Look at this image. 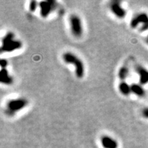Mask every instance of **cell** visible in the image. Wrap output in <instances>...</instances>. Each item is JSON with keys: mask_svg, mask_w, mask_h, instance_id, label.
Returning a JSON list of instances; mask_svg holds the SVG:
<instances>
[{"mask_svg": "<svg viewBox=\"0 0 148 148\" xmlns=\"http://www.w3.org/2000/svg\"><path fill=\"white\" fill-rule=\"evenodd\" d=\"M62 60L66 64H73L75 67V73L77 77L82 78L84 75V62L74 53L67 51L62 55Z\"/></svg>", "mask_w": 148, "mask_h": 148, "instance_id": "6da1fadb", "label": "cell"}, {"mask_svg": "<svg viewBox=\"0 0 148 148\" xmlns=\"http://www.w3.org/2000/svg\"><path fill=\"white\" fill-rule=\"evenodd\" d=\"M28 101L24 98H18V99H10L6 104L7 113L8 114H13L16 112L22 110L27 106Z\"/></svg>", "mask_w": 148, "mask_h": 148, "instance_id": "7a4b0ae2", "label": "cell"}, {"mask_svg": "<svg viewBox=\"0 0 148 148\" xmlns=\"http://www.w3.org/2000/svg\"><path fill=\"white\" fill-rule=\"evenodd\" d=\"M70 28L71 33L75 37H80L83 33V27L81 18L76 14H72L69 17Z\"/></svg>", "mask_w": 148, "mask_h": 148, "instance_id": "3957f363", "label": "cell"}, {"mask_svg": "<svg viewBox=\"0 0 148 148\" xmlns=\"http://www.w3.org/2000/svg\"><path fill=\"white\" fill-rule=\"evenodd\" d=\"M56 3L53 1H42L39 3L40 13L42 17L46 18L49 16L54 8Z\"/></svg>", "mask_w": 148, "mask_h": 148, "instance_id": "277c9868", "label": "cell"}, {"mask_svg": "<svg viewBox=\"0 0 148 148\" xmlns=\"http://www.w3.org/2000/svg\"><path fill=\"white\" fill-rule=\"evenodd\" d=\"M111 12L119 18H123L126 15L127 12L121 6L119 1H112L110 5Z\"/></svg>", "mask_w": 148, "mask_h": 148, "instance_id": "5b68a950", "label": "cell"}, {"mask_svg": "<svg viewBox=\"0 0 148 148\" xmlns=\"http://www.w3.org/2000/svg\"><path fill=\"white\" fill-rule=\"evenodd\" d=\"M135 71L139 76V83L141 85L148 84V70L144 66L137 64L135 66Z\"/></svg>", "mask_w": 148, "mask_h": 148, "instance_id": "8992f818", "label": "cell"}, {"mask_svg": "<svg viewBox=\"0 0 148 148\" xmlns=\"http://www.w3.org/2000/svg\"><path fill=\"white\" fill-rule=\"evenodd\" d=\"M148 21V14L145 12H141L138 14L134 18H132L130 21V27L132 28H136L140 24H145L146 22Z\"/></svg>", "mask_w": 148, "mask_h": 148, "instance_id": "52a82bcc", "label": "cell"}, {"mask_svg": "<svg viewBox=\"0 0 148 148\" xmlns=\"http://www.w3.org/2000/svg\"><path fill=\"white\" fill-rule=\"evenodd\" d=\"M22 42L18 40H14L8 45L5 46H1V52H12L17 49H21L22 47Z\"/></svg>", "mask_w": 148, "mask_h": 148, "instance_id": "ba28073f", "label": "cell"}, {"mask_svg": "<svg viewBox=\"0 0 148 148\" xmlns=\"http://www.w3.org/2000/svg\"><path fill=\"white\" fill-rule=\"evenodd\" d=\"M101 143L103 148H117L118 143L114 138L109 136H103L101 138Z\"/></svg>", "mask_w": 148, "mask_h": 148, "instance_id": "9c48e42d", "label": "cell"}, {"mask_svg": "<svg viewBox=\"0 0 148 148\" xmlns=\"http://www.w3.org/2000/svg\"><path fill=\"white\" fill-rule=\"evenodd\" d=\"M0 82L5 85H10L13 82V79L6 69H1L0 71Z\"/></svg>", "mask_w": 148, "mask_h": 148, "instance_id": "30bf717a", "label": "cell"}, {"mask_svg": "<svg viewBox=\"0 0 148 148\" xmlns=\"http://www.w3.org/2000/svg\"><path fill=\"white\" fill-rule=\"evenodd\" d=\"M131 92L133 94H134L135 95L138 96V97H144L145 95V90L144 89V88L142 86L141 84H131Z\"/></svg>", "mask_w": 148, "mask_h": 148, "instance_id": "8fae6325", "label": "cell"}, {"mask_svg": "<svg viewBox=\"0 0 148 148\" xmlns=\"http://www.w3.org/2000/svg\"><path fill=\"white\" fill-rule=\"evenodd\" d=\"M119 92L123 95L127 96L131 93V86L125 82V81H121L118 86Z\"/></svg>", "mask_w": 148, "mask_h": 148, "instance_id": "7c38bea8", "label": "cell"}, {"mask_svg": "<svg viewBox=\"0 0 148 148\" xmlns=\"http://www.w3.org/2000/svg\"><path fill=\"white\" fill-rule=\"evenodd\" d=\"M129 75V68L126 64H124L120 68L118 71V77L121 81H125Z\"/></svg>", "mask_w": 148, "mask_h": 148, "instance_id": "4fadbf2b", "label": "cell"}, {"mask_svg": "<svg viewBox=\"0 0 148 148\" xmlns=\"http://www.w3.org/2000/svg\"><path fill=\"white\" fill-rule=\"evenodd\" d=\"M14 34L12 32H8L6 34L3 36V38H2V44H1V46H5L6 45H8V43H10V42H12V40H14Z\"/></svg>", "mask_w": 148, "mask_h": 148, "instance_id": "5bb4252c", "label": "cell"}, {"mask_svg": "<svg viewBox=\"0 0 148 148\" xmlns=\"http://www.w3.org/2000/svg\"><path fill=\"white\" fill-rule=\"evenodd\" d=\"M37 7H38V3L36 1H30L29 3V9L30 10V12H35V10H36Z\"/></svg>", "mask_w": 148, "mask_h": 148, "instance_id": "9a60e30c", "label": "cell"}, {"mask_svg": "<svg viewBox=\"0 0 148 148\" xmlns=\"http://www.w3.org/2000/svg\"><path fill=\"white\" fill-rule=\"evenodd\" d=\"M0 65H1V69H6V66L8 65V61L6 59L1 58L0 60Z\"/></svg>", "mask_w": 148, "mask_h": 148, "instance_id": "2e32d148", "label": "cell"}, {"mask_svg": "<svg viewBox=\"0 0 148 148\" xmlns=\"http://www.w3.org/2000/svg\"><path fill=\"white\" fill-rule=\"evenodd\" d=\"M142 116L145 119H148V108H145L142 110Z\"/></svg>", "mask_w": 148, "mask_h": 148, "instance_id": "e0dca14e", "label": "cell"}, {"mask_svg": "<svg viewBox=\"0 0 148 148\" xmlns=\"http://www.w3.org/2000/svg\"><path fill=\"white\" fill-rule=\"evenodd\" d=\"M148 29V21L146 22L145 24L142 25L141 27L140 28V32H144V31H146Z\"/></svg>", "mask_w": 148, "mask_h": 148, "instance_id": "ac0fdd59", "label": "cell"}, {"mask_svg": "<svg viewBox=\"0 0 148 148\" xmlns=\"http://www.w3.org/2000/svg\"><path fill=\"white\" fill-rule=\"evenodd\" d=\"M147 44H148V39H147Z\"/></svg>", "mask_w": 148, "mask_h": 148, "instance_id": "d6986e66", "label": "cell"}, {"mask_svg": "<svg viewBox=\"0 0 148 148\" xmlns=\"http://www.w3.org/2000/svg\"><path fill=\"white\" fill-rule=\"evenodd\" d=\"M147 39H148V37H147Z\"/></svg>", "mask_w": 148, "mask_h": 148, "instance_id": "ffe728a7", "label": "cell"}]
</instances>
